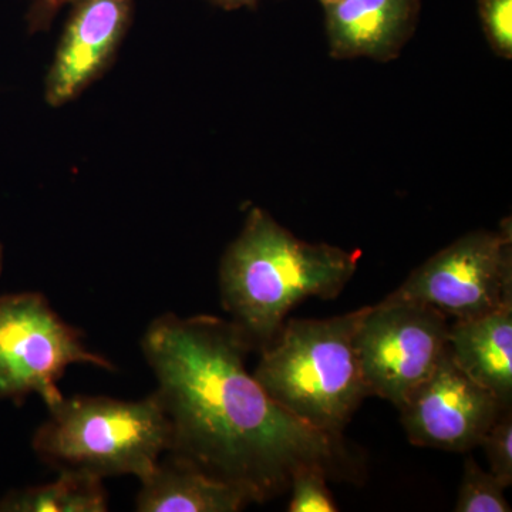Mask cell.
I'll list each match as a JSON object with an SVG mask.
<instances>
[{
	"instance_id": "5b68a950",
	"label": "cell",
	"mask_w": 512,
	"mask_h": 512,
	"mask_svg": "<svg viewBox=\"0 0 512 512\" xmlns=\"http://www.w3.org/2000/svg\"><path fill=\"white\" fill-rule=\"evenodd\" d=\"M383 302L419 303L453 320L512 306L510 218L498 231L470 232L441 249Z\"/></svg>"
},
{
	"instance_id": "ffe728a7",
	"label": "cell",
	"mask_w": 512,
	"mask_h": 512,
	"mask_svg": "<svg viewBox=\"0 0 512 512\" xmlns=\"http://www.w3.org/2000/svg\"><path fill=\"white\" fill-rule=\"evenodd\" d=\"M323 6L332 5V3L340 2V0H319Z\"/></svg>"
},
{
	"instance_id": "e0dca14e",
	"label": "cell",
	"mask_w": 512,
	"mask_h": 512,
	"mask_svg": "<svg viewBox=\"0 0 512 512\" xmlns=\"http://www.w3.org/2000/svg\"><path fill=\"white\" fill-rule=\"evenodd\" d=\"M488 42L498 56L512 57V0H478Z\"/></svg>"
},
{
	"instance_id": "9a60e30c",
	"label": "cell",
	"mask_w": 512,
	"mask_h": 512,
	"mask_svg": "<svg viewBox=\"0 0 512 512\" xmlns=\"http://www.w3.org/2000/svg\"><path fill=\"white\" fill-rule=\"evenodd\" d=\"M328 471L320 466H302L291 478L289 512H336L338 504L328 487Z\"/></svg>"
},
{
	"instance_id": "9c48e42d",
	"label": "cell",
	"mask_w": 512,
	"mask_h": 512,
	"mask_svg": "<svg viewBox=\"0 0 512 512\" xmlns=\"http://www.w3.org/2000/svg\"><path fill=\"white\" fill-rule=\"evenodd\" d=\"M133 0H73L74 9L49 77L52 106L74 99L116 53L130 22Z\"/></svg>"
},
{
	"instance_id": "ba28073f",
	"label": "cell",
	"mask_w": 512,
	"mask_h": 512,
	"mask_svg": "<svg viewBox=\"0 0 512 512\" xmlns=\"http://www.w3.org/2000/svg\"><path fill=\"white\" fill-rule=\"evenodd\" d=\"M504 409L453 362L448 348L434 372L399 407L410 443L450 453L480 446Z\"/></svg>"
},
{
	"instance_id": "d6986e66",
	"label": "cell",
	"mask_w": 512,
	"mask_h": 512,
	"mask_svg": "<svg viewBox=\"0 0 512 512\" xmlns=\"http://www.w3.org/2000/svg\"><path fill=\"white\" fill-rule=\"evenodd\" d=\"M212 2H215L217 5L228 10L242 8V6L254 8L256 5V0H212Z\"/></svg>"
},
{
	"instance_id": "7a4b0ae2",
	"label": "cell",
	"mask_w": 512,
	"mask_h": 512,
	"mask_svg": "<svg viewBox=\"0 0 512 512\" xmlns=\"http://www.w3.org/2000/svg\"><path fill=\"white\" fill-rule=\"evenodd\" d=\"M360 258L359 249L302 241L268 212L252 208L221 261L222 308L252 348L262 350L299 303L338 298Z\"/></svg>"
},
{
	"instance_id": "ac0fdd59",
	"label": "cell",
	"mask_w": 512,
	"mask_h": 512,
	"mask_svg": "<svg viewBox=\"0 0 512 512\" xmlns=\"http://www.w3.org/2000/svg\"><path fill=\"white\" fill-rule=\"evenodd\" d=\"M69 2L73 0H35L28 15L30 30L36 32L46 29L55 18L57 10Z\"/></svg>"
},
{
	"instance_id": "52a82bcc",
	"label": "cell",
	"mask_w": 512,
	"mask_h": 512,
	"mask_svg": "<svg viewBox=\"0 0 512 512\" xmlns=\"http://www.w3.org/2000/svg\"><path fill=\"white\" fill-rule=\"evenodd\" d=\"M450 323L419 303L382 301L367 306L355 346L370 396L399 409L447 352Z\"/></svg>"
},
{
	"instance_id": "30bf717a",
	"label": "cell",
	"mask_w": 512,
	"mask_h": 512,
	"mask_svg": "<svg viewBox=\"0 0 512 512\" xmlns=\"http://www.w3.org/2000/svg\"><path fill=\"white\" fill-rule=\"evenodd\" d=\"M330 55L335 59H396L412 36L419 0H340L323 6Z\"/></svg>"
},
{
	"instance_id": "3957f363",
	"label": "cell",
	"mask_w": 512,
	"mask_h": 512,
	"mask_svg": "<svg viewBox=\"0 0 512 512\" xmlns=\"http://www.w3.org/2000/svg\"><path fill=\"white\" fill-rule=\"evenodd\" d=\"M367 311L329 319H288L261 350L254 375L286 412L313 429L343 436L369 390L357 357V328Z\"/></svg>"
},
{
	"instance_id": "5bb4252c",
	"label": "cell",
	"mask_w": 512,
	"mask_h": 512,
	"mask_svg": "<svg viewBox=\"0 0 512 512\" xmlns=\"http://www.w3.org/2000/svg\"><path fill=\"white\" fill-rule=\"evenodd\" d=\"M500 481L478 466L473 457H468L463 468L460 490L454 511L457 512H510Z\"/></svg>"
},
{
	"instance_id": "6da1fadb",
	"label": "cell",
	"mask_w": 512,
	"mask_h": 512,
	"mask_svg": "<svg viewBox=\"0 0 512 512\" xmlns=\"http://www.w3.org/2000/svg\"><path fill=\"white\" fill-rule=\"evenodd\" d=\"M252 349L232 320L165 313L150 323L141 350L170 423L167 453L237 485L254 503L284 494L293 473L312 464L330 480L357 483L355 448L279 406L247 369Z\"/></svg>"
},
{
	"instance_id": "4fadbf2b",
	"label": "cell",
	"mask_w": 512,
	"mask_h": 512,
	"mask_svg": "<svg viewBox=\"0 0 512 512\" xmlns=\"http://www.w3.org/2000/svg\"><path fill=\"white\" fill-rule=\"evenodd\" d=\"M109 495L103 478L60 471L53 483L12 491L0 500V512H104Z\"/></svg>"
},
{
	"instance_id": "7c38bea8",
	"label": "cell",
	"mask_w": 512,
	"mask_h": 512,
	"mask_svg": "<svg viewBox=\"0 0 512 512\" xmlns=\"http://www.w3.org/2000/svg\"><path fill=\"white\" fill-rule=\"evenodd\" d=\"M254 503L237 485L225 483L190 461L165 453L141 480L136 510L140 512H237Z\"/></svg>"
},
{
	"instance_id": "2e32d148",
	"label": "cell",
	"mask_w": 512,
	"mask_h": 512,
	"mask_svg": "<svg viewBox=\"0 0 512 512\" xmlns=\"http://www.w3.org/2000/svg\"><path fill=\"white\" fill-rule=\"evenodd\" d=\"M490 463V473L504 487L512 484V412L504 409L480 441Z\"/></svg>"
},
{
	"instance_id": "8fae6325",
	"label": "cell",
	"mask_w": 512,
	"mask_h": 512,
	"mask_svg": "<svg viewBox=\"0 0 512 512\" xmlns=\"http://www.w3.org/2000/svg\"><path fill=\"white\" fill-rule=\"evenodd\" d=\"M448 355L474 382L512 404V306H501L477 318L453 320Z\"/></svg>"
},
{
	"instance_id": "277c9868",
	"label": "cell",
	"mask_w": 512,
	"mask_h": 512,
	"mask_svg": "<svg viewBox=\"0 0 512 512\" xmlns=\"http://www.w3.org/2000/svg\"><path fill=\"white\" fill-rule=\"evenodd\" d=\"M49 413L36 430L33 450L59 473L134 476L141 481L170 448V423L156 392L136 402L63 397Z\"/></svg>"
},
{
	"instance_id": "8992f818",
	"label": "cell",
	"mask_w": 512,
	"mask_h": 512,
	"mask_svg": "<svg viewBox=\"0 0 512 512\" xmlns=\"http://www.w3.org/2000/svg\"><path fill=\"white\" fill-rule=\"evenodd\" d=\"M84 363L110 370L74 329L36 292L0 296V399L22 402L39 394L47 409L63 399L57 382L67 367Z\"/></svg>"
},
{
	"instance_id": "44dd1931",
	"label": "cell",
	"mask_w": 512,
	"mask_h": 512,
	"mask_svg": "<svg viewBox=\"0 0 512 512\" xmlns=\"http://www.w3.org/2000/svg\"><path fill=\"white\" fill-rule=\"evenodd\" d=\"M3 269V248L2 245H0V274H2Z\"/></svg>"
}]
</instances>
